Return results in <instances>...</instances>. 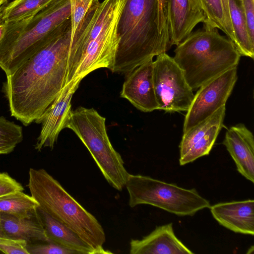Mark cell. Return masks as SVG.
<instances>
[{
    "label": "cell",
    "mask_w": 254,
    "mask_h": 254,
    "mask_svg": "<svg viewBox=\"0 0 254 254\" xmlns=\"http://www.w3.org/2000/svg\"><path fill=\"white\" fill-rule=\"evenodd\" d=\"M70 18L55 37L6 75L3 89L11 116L25 126L39 119L66 84Z\"/></svg>",
    "instance_id": "6da1fadb"
},
{
    "label": "cell",
    "mask_w": 254,
    "mask_h": 254,
    "mask_svg": "<svg viewBox=\"0 0 254 254\" xmlns=\"http://www.w3.org/2000/svg\"><path fill=\"white\" fill-rule=\"evenodd\" d=\"M127 0H103L93 11L68 57L66 84L100 68L112 71L120 42L119 27Z\"/></svg>",
    "instance_id": "7a4b0ae2"
},
{
    "label": "cell",
    "mask_w": 254,
    "mask_h": 254,
    "mask_svg": "<svg viewBox=\"0 0 254 254\" xmlns=\"http://www.w3.org/2000/svg\"><path fill=\"white\" fill-rule=\"evenodd\" d=\"M158 9V0H127L113 72L127 74L171 47L169 34L159 31Z\"/></svg>",
    "instance_id": "3957f363"
},
{
    "label": "cell",
    "mask_w": 254,
    "mask_h": 254,
    "mask_svg": "<svg viewBox=\"0 0 254 254\" xmlns=\"http://www.w3.org/2000/svg\"><path fill=\"white\" fill-rule=\"evenodd\" d=\"M192 32L177 46L174 61L184 72L192 90L237 67L241 55L233 43L208 22Z\"/></svg>",
    "instance_id": "277c9868"
},
{
    "label": "cell",
    "mask_w": 254,
    "mask_h": 254,
    "mask_svg": "<svg viewBox=\"0 0 254 254\" xmlns=\"http://www.w3.org/2000/svg\"><path fill=\"white\" fill-rule=\"evenodd\" d=\"M69 0H54L34 15L6 23L0 41V67L6 75L50 42L70 18Z\"/></svg>",
    "instance_id": "5b68a950"
},
{
    "label": "cell",
    "mask_w": 254,
    "mask_h": 254,
    "mask_svg": "<svg viewBox=\"0 0 254 254\" xmlns=\"http://www.w3.org/2000/svg\"><path fill=\"white\" fill-rule=\"evenodd\" d=\"M27 186L39 207L74 232L94 254L112 253L103 248L106 235L97 219L46 170L30 168Z\"/></svg>",
    "instance_id": "8992f818"
},
{
    "label": "cell",
    "mask_w": 254,
    "mask_h": 254,
    "mask_svg": "<svg viewBox=\"0 0 254 254\" xmlns=\"http://www.w3.org/2000/svg\"><path fill=\"white\" fill-rule=\"evenodd\" d=\"M105 122L94 109L79 107L71 111L65 128L72 130L84 144L108 183L121 191L129 174L110 142Z\"/></svg>",
    "instance_id": "52a82bcc"
},
{
    "label": "cell",
    "mask_w": 254,
    "mask_h": 254,
    "mask_svg": "<svg viewBox=\"0 0 254 254\" xmlns=\"http://www.w3.org/2000/svg\"><path fill=\"white\" fill-rule=\"evenodd\" d=\"M125 187L130 207L148 204L180 216H193L209 208L210 202L195 189H186L148 176L129 174Z\"/></svg>",
    "instance_id": "ba28073f"
},
{
    "label": "cell",
    "mask_w": 254,
    "mask_h": 254,
    "mask_svg": "<svg viewBox=\"0 0 254 254\" xmlns=\"http://www.w3.org/2000/svg\"><path fill=\"white\" fill-rule=\"evenodd\" d=\"M153 80L158 110H188L194 97L192 90L181 68L166 53L157 56L153 62Z\"/></svg>",
    "instance_id": "9c48e42d"
},
{
    "label": "cell",
    "mask_w": 254,
    "mask_h": 254,
    "mask_svg": "<svg viewBox=\"0 0 254 254\" xmlns=\"http://www.w3.org/2000/svg\"><path fill=\"white\" fill-rule=\"evenodd\" d=\"M237 67L232 68L202 85L187 111L183 133L225 105L237 80Z\"/></svg>",
    "instance_id": "30bf717a"
},
{
    "label": "cell",
    "mask_w": 254,
    "mask_h": 254,
    "mask_svg": "<svg viewBox=\"0 0 254 254\" xmlns=\"http://www.w3.org/2000/svg\"><path fill=\"white\" fill-rule=\"evenodd\" d=\"M225 111V105L221 107L207 119L183 133L179 145L181 166L209 154L223 126Z\"/></svg>",
    "instance_id": "8fae6325"
},
{
    "label": "cell",
    "mask_w": 254,
    "mask_h": 254,
    "mask_svg": "<svg viewBox=\"0 0 254 254\" xmlns=\"http://www.w3.org/2000/svg\"><path fill=\"white\" fill-rule=\"evenodd\" d=\"M81 80V79H77L66 85L42 116L35 122L42 124L40 133L35 146L38 151L47 147L51 149L54 148L60 133L65 128L71 111L72 97Z\"/></svg>",
    "instance_id": "7c38bea8"
},
{
    "label": "cell",
    "mask_w": 254,
    "mask_h": 254,
    "mask_svg": "<svg viewBox=\"0 0 254 254\" xmlns=\"http://www.w3.org/2000/svg\"><path fill=\"white\" fill-rule=\"evenodd\" d=\"M166 17L171 47L184 41L197 24L207 22L200 0H167Z\"/></svg>",
    "instance_id": "4fadbf2b"
},
{
    "label": "cell",
    "mask_w": 254,
    "mask_h": 254,
    "mask_svg": "<svg viewBox=\"0 0 254 254\" xmlns=\"http://www.w3.org/2000/svg\"><path fill=\"white\" fill-rule=\"evenodd\" d=\"M153 60L127 73L121 97L144 112L158 110L153 80Z\"/></svg>",
    "instance_id": "5bb4252c"
},
{
    "label": "cell",
    "mask_w": 254,
    "mask_h": 254,
    "mask_svg": "<svg viewBox=\"0 0 254 254\" xmlns=\"http://www.w3.org/2000/svg\"><path fill=\"white\" fill-rule=\"evenodd\" d=\"M234 160L237 171L254 182V137L243 124L229 127L222 142Z\"/></svg>",
    "instance_id": "9a60e30c"
},
{
    "label": "cell",
    "mask_w": 254,
    "mask_h": 254,
    "mask_svg": "<svg viewBox=\"0 0 254 254\" xmlns=\"http://www.w3.org/2000/svg\"><path fill=\"white\" fill-rule=\"evenodd\" d=\"M130 254H193L176 236L173 223L157 226L140 240L131 239Z\"/></svg>",
    "instance_id": "2e32d148"
},
{
    "label": "cell",
    "mask_w": 254,
    "mask_h": 254,
    "mask_svg": "<svg viewBox=\"0 0 254 254\" xmlns=\"http://www.w3.org/2000/svg\"><path fill=\"white\" fill-rule=\"evenodd\" d=\"M209 208L213 218L222 226L235 233L254 236L253 199L220 202Z\"/></svg>",
    "instance_id": "e0dca14e"
},
{
    "label": "cell",
    "mask_w": 254,
    "mask_h": 254,
    "mask_svg": "<svg viewBox=\"0 0 254 254\" xmlns=\"http://www.w3.org/2000/svg\"><path fill=\"white\" fill-rule=\"evenodd\" d=\"M36 215L50 242L74 251L78 254H94V251L70 229L38 206Z\"/></svg>",
    "instance_id": "ac0fdd59"
},
{
    "label": "cell",
    "mask_w": 254,
    "mask_h": 254,
    "mask_svg": "<svg viewBox=\"0 0 254 254\" xmlns=\"http://www.w3.org/2000/svg\"><path fill=\"white\" fill-rule=\"evenodd\" d=\"M0 221L7 238L24 240L27 244L50 242L35 211L30 217L23 218L0 214Z\"/></svg>",
    "instance_id": "d6986e66"
},
{
    "label": "cell",
    "mask_w": 254,
    "mask_h": 254,
    "mask_svg": "<svg viewBox=\"0 0 254 254\" xmlns=\"http://www.w3.org/2000/svg\"><path fill=\"white\" fill-rule=\"evenodd\" d=\"M231 22L235 43L234 44L241 56L254 57V43L250 38L246 21L243 12L241 1L229 0Z\"/></svg>",
    "instance_id": "ffe728a7"
},
{
    "label": "cell",
    "mask_w": 254,
    "mask_h": 254,
    "mask_svg": "<svg viewBox=\"0 0 254 254\" xmlns=\"http://www.w3.org/2000/svg\"><path fill=\"white\" fill-rule=\"evenodd\" d=\"M39 206L31 195L18 191L0 197V214L11 215L19 218H28Z\"/></svg>",
    "instance_id": "44dd1931"
},
{
    "label": "cell",
    "mask_w": 254,
    "mask_h": 254,
    "mask_svg": "<svg viewBox=\"0 0 254 254\" xmlns=\"http://www.w3.org/2000/svg\"><path fill=\"white\" fill-rule=\"evenodd\" d=\"M53 0H12L0 8V18L6 23L18 21L34 15Z\"/></svg>",
    "instance_id": "7402d4cb"
},
{
    "label": "cell",
    "mask_w": 254,
    "mask_h": 254,
    "mask_svg": "<svg viewBox=\"0 0 254 254\" xmlns=\"http://www.w3.org/2000/svg\"><path fill=\"white\" fill-rule=\"evenodd\" d=\"M69 0L71 10V47L100 1L98 0Z\"/></svg>",
    "instance_id": "603a6c76"
},
{
    "label": "cell",
    "mask_w": 254,
    "mask_h": 254,
    "mask_svg": "<svg viewBox=\"0 0 254 254\" xmlns=\"http://www.w3.org/2000/svg\"><path fill=\"white\" fill-rule=\"evenodd\" d=\"M207 22L222 31L234 44V34L227 24L224 6L222 0H200Z\"/></svg>",
    "instance_id": "cb8c5ba5"
},
{
    "label": "cell",
    "mask_w": 254,
    "mask_h": 254,
    "mask_svg": "<svg viewBox=\"0 0 254 254\" xmlns=\"http://www.w3.org/2000/svg\"><path fill=\"white\" fill-rule=\"evenodd\" d=\"M23 138L22 127L0 117V155L12 152Z\"/></svg>",
    "instance_id": "d4e9b609"
},
{
    "label": "cell",
    "mask_w": 254,
    "mask_h": 254,
    "mask_svg": "<svg viewBox=\"0 0 254 254\" xmlns=\"http://www.w3.org/2000/svg\"><path fill=\"white\" fill-rule=\"evenodd\" d=\"M27 250L29 254H78L74 251L52 242L28 244L27 245Z\"/></svg>",
    "instance_id": "484cf974"
},
{
    "label": "cell",
    "mask_w": 254,
    "mask_h": 254,
    "mask_svg": "<svg viewBox=\"0 0 254 254\" xmlns=\"http://www.w3.org/2000/svg\"><path fill=\"white\" fill-rule=\"evenodd\" d=\"M27 242L22 240L0 237V252L5 254H29Z\"/></svg>",
    "instance_id": "4316f807"
},
{
    "label": "cell",
    "mask_w": 254,
    "mask_h": 254,
    "mask_svg": "<svg viewBox=\"0 0 254 254\" xmlns=\"http://www.w3.org/2000/svg\"><path fill=\"white\" fill-rule=\"evenodd\" d=\"M22 186L6 173H0V197L10 193L23 191Z\"/></svg>",
    "instance_id": "83f0119b"
},
{
    "label": "cell",
    "mask_w": 254,
    "mask_h": 254,
    "mask_svg": "<svg viewBox=\"0 0 254 254\" xmlns=\"http://www.w3.org/2000/svg\"><path fill=\"white\" fill-rule=\"evenodd\" d=\"M242 6L250 38L254 43V0H242Z\"/></svg>",
    "instance_id": "f1b7e54d"
},
{
    "label": "cell",
    "mask_w": 254,
    "mask_h": 254,
    "mask_svg": "<svg viewBox=\"0 0 254 254\" xmlns=\"http://www.w3.org/2000/svg\"><path fill=\"white\" fill-rule=\"evenodd\" d=\"M167 0H158V27L160 33L169 34V25L166 17Z\"/></svg>",
    "instance_id": "f546056e"
},
{
    "label": "cell",
    "mask_w": 254,
    "mask_h": 254,
    "mask_svg": "<svg viewBox=\"0 0 254 254\" xmlns=\"http://www.w3.org/2000/svg\"><path fill=\"white\" fill-rule=\"evenodd\" d=\"M222 0L223 6H224L227 24L228 25L229 28L234 33L233 28H232L231 22V19H230L229 7V0Z\"/></svg>",
    "instance_id": "4dcf8cb0"
},
{
    "label": "cell",
    "mask_w": 254,
    "mask_h": 254,
    "mask_svg": "<svg viewBox=\"0 0 254 254\" xmlns=\"http://www.w3.org/2000/svg\"><path fill=\"white\" fill-rule=\"evenodd\" d=\"M6 27V23L0 18V41H1L4 34Z\"/></svg>",
    "instance_id": "1f68e13d"
},
{
    "label": "cell",
    "mask_w": 254,
    "mask_h": 254,
    "mask_svg": "<svg viewBox=\"0 0 254 254\" xmlns=\"http://www.w3.org/2000/svg\"><path fill=\"white\" fill-rule=\"evenodd\" d=\"M0 237H6L3 231L0 221Z\"/></svg>",
    "instance_id": "d6a6232c"
},
{
    "label": "cell",
    "mask_w": 254,
    "mask_h": 254,
    "mask_svg": "<svg viewBox=\"0 0 254 254\" xmlns=\"http://www.w3.org/2000/svg\"><path fill=\"white\" fill-rule=\"evenodd\" d=\"M6 1L7 0H0V9Z\"/></svg>",
    "instance_id": "836d02e7"
},
{
    "label": "cell",
    "mask_w": 254,
    "mask_h": 254,
    "mask_svg": "<svg viewBox=\"0 0 254 254\" xmlns=\"http://www.w3.org/2000/svg\"><path fill=\"white\" fill-rule=\"evenodd\" d=\"M238 0L241 1L242 0Z\"/></svg>",
    "instance_id": "e575fe53"
},
{
    "label": "cell",
    "mask_w": 254,
    "mask_h": 254,
    "mask_svg": "<svg viewBox=\"0 0 254 254\" xmlns=\"http://www.w3.org/2000/svg\"><path fill=\"white\" fill-rule=\"evenodd\" d=\"M0 253H1V252H0Z\"/></svg>",
    "instance_id": "d590c367"
}]
</instances>
